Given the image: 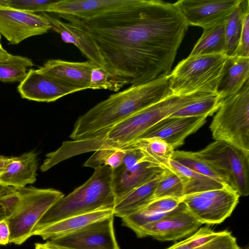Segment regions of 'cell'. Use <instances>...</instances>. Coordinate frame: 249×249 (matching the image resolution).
Masks as SVG:
<instances>
[{"instance_id":"obj_1","label":"cell","mask_w":249,"mask_h":249,"mask_svg":"<svg viewBox=\"0 0 249 249\" xmlns=\"http://www.w3.org/2000/svg\"><path fill=\"white\" fill-rule=\"evenodd\" d=\"M83 27L105 68L125 85L138 86L169 75L189 26L174 3L132 0L89 19L60 15Z\"/></svg>"},{"instance_id":"obj_2","label":"cell","mask_w":249,"mask_h":249,"mask_svg":"<svg viewBox=\"0 0 249 249\" xmlns=\"http://www.w3.org/2000/svg\"><path fill=\"white\" fill-rule=\"evenodd\" d=\"M170 74L110 95L76 121L70 137L82 140L96 135L143 108L172 95Z\"/></svg>"},{"instance_id":"obj_3","label":"cell","mask_w":249,"mask_h":249,"mask_svg":"<svg viewBox=\"0 0 249 249\" xmlns=\"http://www.w3.org/2000/svg\"><path fill=\"white\" fill-rule=\"evenodd\" d=\"M112 169L103 165L95 169L83 185L54 204L36 225L33 233L69 217L105 209H113Z\"/></svg>"},{"instance_id":"obj_4","label":"cell","mask_w":249,"mask_h":249,"mask_svg":"<svg viewBox=\"0 0 249 249\" xmlns=\"http://www.w3.org/2000/svg\"><path fill=\"white\" fill-rule=\"evenodd\" d=\"M227 57L224 54L188 56L170 74L172 94L216 93Z\"/></svg>"},{"instance_id":"obj_5","label":"cell","mask_w":249,"mask_h":249,"mask_svg":"<svg viewBox=\"0 0 249 249\" xmlns=\"http://www.w3.org/2000/svg\"><path fill=\"white\" fill-rule=\"evenodd\" d=\"M215 141L249 152V81L236 94L222 100L210 125Z\"/></svg>"},{"instance_id":"obj_6","label":"cell","mask_w":249,"mask_h":249,"mask_svg":"<svg viewBox=\"0 0 249 249\" xmlns=\"http://www.w3.org/2000/svg\"><path fill=\"white\" fill-rule=\"evenodd\" d=\"M195 153L211 165L240 196L249 195V152L215 141Z\"/></svg>"},{"instance_id":"obj_7","label":"cell","mask_w":249,"mask_h":249,"mask_svg":"<svg viewBox=\"0 0 249 249\" xmlns=\"http://www.w3.org/2000/svg\"><path fill=\"white\" fill-rule=\"evenodd\" d=\"M18 189L21 196V206L16 213L6 219L10 230L9 243L20 245L33 236L38 221L64 195L52 188L29 186Z\"/></svg>"},{"instance_id":"obj_8","label":"cell","mask_w":249,"mask_h":249,"mask_svg":"<svg viewBox=\"0 0 249 249\" xmlns=\"http://www.w3.org/2000/svg\"><path fill=\"white\" fill-rule=\"evenodd\" d=\"M122 163L112 169V187L115 204L134 189L150 181L167 169L144 160L138 148L127 146ZM115 206V205H114Z\"/></svg>"},{"instance_id":"obj_9","label":"cell","mask_w":249,"mask_h":249,"mask_svg":"<svg viewBox=\"0 0 249 249\" xmlns=\"http://www.w3.org/2000/svg\"><path fill=\"white\" fill-rule=\"evenodd\" d=\"M239 195L228 185L223 188L184 195L181 201L202 224L223 222L231 214Z\"/></svg>"},{"instance_id":"obj_10","label":"cell","mask_w":249,"mask_h":249,"mask_svg":"<svg viewBox=\"0 0 249 249\" xmlns=\"http://www.w3.org/2000/svg\"><path fill=\"white\" fill-rule=\"evenodd\" d=\"M210 94L195 93L180 96L171 95L124 120L123 130L129 139L135 141L160 120Z\"/></svg>"},{"instance_id":"obj_11","label":"cell","mask_w":249,"mask_h":249,"mask_svg":"<svg viewBox=\"0 0 249 249\" xmlns=\"http://www.w3.org/2000/svg\"><path fill=\"white\" fill-rule=\"evenodd\" d=\"M202 225L181 201L161 219L142 227L136 235L138 238L151 236L161 241H176L189 237Z\"/></svg>"},{"instance_id":"obj_12","label":"cell","mask_w":249,"mask_h":249,"mask_svg":"<svg viewBox=\"0 0 249 249\" xmlns=\"http://www.w3.org/2000/svg\"><path fill=\"white\" fill-rule=\"evenodd\" d=\"M0 0V34L12 44L51 29L49 21L41 14L27 12L2 5Z\"/></svg>"},{"instance_id":"obj_13","label":"cell","mask_w":249,"mask_h":249,"mask_svg":"<svg viewBox=\"0 0 249 249\" xmlns=\"http://www.w3.org/2000/svg\"><path fill=\"white\" fill-rule=\"evenodd\" d=\"M114 215L93 223L51 243L71 249H120L114 227Z\"/></svg>"},{"instance_id":"obj_14","label":"cell","mask_w":249,"mask_h":249,"mask_svg":"<svg viewBox=\"0 0 249 249\" xmlns=\"http://www.w3.org/2000/svg\"><path fill=\"white\" fill-rule=\"evenodd\" d=\"M241 0H180L174 3L189 26L204 28L225 21Z\"/></svg>"},{"instance_id":"obj_15","label":"cell","mask_w":249,"mask_h":249,"mask_svg":"<svg viewBox=\"0 0 249 249\" xmlns=\"http://www.w3.org/2000/svg\"><path fill=\"white\" fill-rule=\"evenodd\" d=\"M207 118L206 116H168L148 128L139 139H160L175 149L183 144L188 136L201 128L206 123Z\"/></svg>"},{"instance_id":"obj_16","label":"cell","mask_w":249,"mask_h":249,"mask_svg":"<svg viewBox=\"0 0 249 249\" xmlns=\"http://www.w3.org/2000/svg\"><path fill=\"white\" fill-rule=\"evenodd\" d=\"M96 66L88 60L71 62L50 59L36 70L65 86L81 91L89 89L90 73Z\"/></svg>"},{"instance_id":"obj_17","label":"cell","mask_w":249,"mask_h":249,"mask_svg":"<svg viewBox=\"0 0 249 249\" xmlns=\"http://www.w3.org/2000/svg\"><path fill=\"white\" fill-rule=\"evenodd\" d=\"M18 90L23 99L47 103L79 91L77 89L65 86L32 69H29L26 76L20 82Z\"/></svg>"},{"instance_id":"obj_18","label":"cell","mask_w":249,"mask_h":249,"mask_svg":"<svg viewBox=\"0 0 249 249\" xmlns=\"http://www.w3.org/2000/svg\"><path fill=\"white\" fill-rule=\"evenodd\" d=\"M132 0H60L50 5L46 13L65 15L81 19L96 18L125 6Z\"/></svg>"},{"instance_id":"obj_19","label":"cell","mask_w":249,"mask_h":249,"mask_svg":"<svg viewBox=\"0 0 249 249\" xmlns=\"http://www.w3.org/2000/svg\"><path fill=\"white\" fill-rule=\"evenodd\" d=\"M40 14L49 21L51 29L59 34L64 42L73 44L88 60L99 66L104 67L96 46L83 27L74 22L62 21L45 12Z\"/></svg>"},{"instance_id":"obj_20","label":"cell","mask_w":249,"mask_h":249,"mask_svg":"<svg viewBox=\"0 0 249 249\" xmlns=\"http://www.w3.org/2000/svg\"><path fill=\"white\" fill-rule=\"evenodd\" d=\"M38 164L37 155L34 151L12 157L0 175V185L19 188L34 183Z\"/></svg>"},{"instance_id":"obj_21","label":"cell","mask_w":249,"mask_h":249,"mask_svg":"<svg viewBox=\"0 0 249 249\" xmlns=\"http://www.w3.org/2000/svg\"><path fill=\"white\" fill-rule=\"evenodd\" d=\"M112 215L113 209H105L69 217L34 231L33 236H39L43 240L55 239L73 233Z\"/></svg>"},{"instance_id":"obj_22","label":"cell","mask_w":249,"mask_h":249,"mask_svg":"<svg viewBox=\"0 0 249 249\" xmlns=\"http://www.w3.org/2000/svg\"><path fill=\"white\" fill-rule=\"evenodd\" d=\"M249 78V57L228 56L216 93L222 100L237 93Z\"/></svg>"},{"instance_id":"obj_23","label":"cell","mask_w":249,"mask_h":249,"mask_svg":"<svg viewBox=\"0 0 249 249\" xmlns=\"http://www.w3.org/2000/svg\"><path fill=\"white\" fill-rule=\"evenodd\" d=\"M163 174L134 189L116 203L113 209L114 216L122 218L129 216L151 201L156 187Z\"/></svg>"},{"instance_id":"obj_24","label":"cell","mask_w":249,"mask_h":249,"mask_svg":"<svg viewBox=\"0 0 249 249\" xmlns=\"http://www.w3.org/2000/svg\"><path fill=\"white\" fill-rule=\"evenodd\" d=\"M168 169L173 171L180 178L184 195L220 189L227 185L196 172L173 160H170Z\"/></svg>"},{"instance_id":"obj_25","label":"cell","mask_w":249,"mask_h":249,"mask_svg":"<svg viewBox=\"0 0 249 249\" xmlns=\"http://www.w3.org/2000/svg\"><path fill=\"white\" fill-rule=\"evenodd\" d=\"M127 146L139 149L144 160L166 169L169 167L175 151L170 144L156 138L138 139Z\"/></svg>"},{"instance_id":"obj_26","label":"cell","mask_w":249,"mask_h":249,"mask_svg":"<svg viewBox=\"0 0 249 249\" xmlns=\"http://www.w3.org/2000/svg\"><path fill=\"white\" fill-rule=\"evenodd\" d=\"M225 21L203 28L201 37L189 56L225 54Z\"/></svg>"},{"instance_id":"obj_27","label":"cell","mask_w":249,"mask_h":249,"mask_svg":"<svg viewBox=\"0 0 249 249\" xmlns=\"http://www.w3.org/2000/svg\"><path fill=\"white\" fill-rule=\"evenodd\" d=\"M33 66L32 60L28 57L8 53L0 57V81L20 82Z\"/></svg>"},{"instance_id":"obj_28","label":"cell","mask_w":249,"mask_h":249,"mask_svg":"<svg viewBox=\"0 0 249 249\" xmlns=\"http://www.w3.org/2000/svg\"><path fill=\"white\" fill-rule=\"evenodd\" d=\"M246 0H241L238 5L225 21V54L228 56L234 55L239 43Z\"/></svg>"},{"instance_id":"obj_29","label":"cell","mask_w":249,"mask_h":249,"mask_svg":"<svg viewBox=\"0 0 249 249\" xmlns=\"http://www.w3.org/2000/svg\"><path fill=\"white\" fill-rule=\"evenodd\" d=\"M172 160L196 172L226 184L220 175L207 162L197 156L195 152L174 151Z\"/></svg>"},{"instance_id":"obj_30","label":"cell","mask_w":249,"mask_h":249,"mask_svg":"<svg viewBox=\"0 0 249 249\" xmlns=\"http://www.w3.org/2000/svg\"><path fill=\"white\" fill-rule=\"evenodd\" d=\"M222 100L217 93L211 94L176 111L169 116L190 117L212 116L218 110Z\"/></svg>"},{"instance_id":"obj_31","label":"cell","mask_w":249,"mask_h":249,"mask_svg":"<svg viewBox=\"0 0 249 249\" xmlns=\"http://www.w3.org/2000/svg\"><path fill=\"white\" fill-rule=\"evenodd\" d=\"M184 196L183 186L180 178L172 170L166 169L156 187L153 199L164 197L181 199Z\"/></svg>"},{"instance_id":"obj_32","label":"cell","mask_w":249,"mask_h":249,"mask_svg":"<svg viewBox=\"0 0 249 249\" xmlns=\"http://www.w3.org/2000/svg\"><path fill=\"white\" fill-rule=\"evenodd\" d=\"M125 153L124 148L99 149L94 151L83 166L95 169L103 165H107L114 169L123 162Z\"/></svg>"},{"instance_id":"obj_33","label":"cell","mask_w":249,"mask_h":249,"mask_svg":"<svg viewBox=\"0 0 249 249\" xmlns=\"http://www.w3.org/2000/svg\"><path fill=\"white\" fill-rule=\"evenodd\" d=\"M125 85L124 83L117 79L104 67L96 66L91 71L89 89L118 91Z\"/></svg>"},{"instance_id":"obj_34","label":"cell","mask_w":249,"mask_h":249,"mask_svg":"<svg viewBox=\"0 0 249 249\" xmlns=\"http://www.w3.org/2000/svg\"><path fill=\"white\" fill-rule=\"evenodd\" d=\"M21 205V196L17 188L9 187L0 195V206L6 218L16 213Z\"/></svg>"},{"instance_id":"obj_35","label":"cell","mask_w":249,"mask_h":249,"mask_svg":"<svg viewBox=\"0 0 249 249\" xmlns=\"http://www.w3.org/2000/svg\"><path fill=\"white\" fill-rule=\"evenodd\" d=\"M54 0H6L5 5L27 12H47Z\"/></svg>"},{"instance_id":"obj_36","label":"cell","mask_w":249,"mask_h":249,"mask_svg":"<svg viewBox=\"0 0 249 249\" xmlns=\"http://www.w3.org/2000/svg\"><path fill=\"white\" fill-rule=\"evenodd\" d=\"M181 199L164 197L152 200L140 210L149 213H165L174 210L181 202Z\"/></svg>"},{"instance_id":"obj_37","label":"cell","mask_w":249,"mask_h":249,"mask_svg":"<svg viewBox=\"0 0 249 249\" xmlns=\"http://www.w3.org/2000/svg\"><path fill=\"white\" fill-rule=\"evenodd\" d=\"M249 57V0H246L243 14L242 29L237 50L233 56Z\"/></svg>"},{"instance_id":"obj_38","label":"cell","mask_w":249,"mask_h":249,"mask_svg":"<svg viewBox=\"0 0 249 249\" xmlns=\"http://www.w3.org/2000/svg\"><path fill=\"white\" fill-rule=\"evenodd\" d=\"M194 249H242L231 232L223 231L221 234L209 242Z\"/></svg>"},{"instance_id":"obj_39","label":"cell","mask_w":249,"mask_h":249,"mask_svg":"<svg viewBox=\"0 0 249 249\" xmlns=\"http://www.w3.org/2000/svg\"><path fill=\"white\" fill-rule=\"evenodd\" d=\"M222 231H215L207 226L199 228L196 232L184 239L192 249L199 247L219 236Z\"/></svg>"},{"instance_id":"obj_40","label":"cell","mask_w":249,"mask_h":249,"mask_svg":"<svg viewBox=\"0 0 249 249\" xmlns=\"http://www.w3.org/2000/svg\"><path fill=\"white\" fill-rule=\"evenodd\" d=\"M10 230L6 218L0 220V245H6L9 243Z\"/></svg>"},{"instance_id":"obj_41","label":"cell","mask_w":249,"mask_h":249,"mask_svg":"<svg viewBox=\"0 0 249 249\" xmlns=\"http://www.w3.org/2000/svg\"><path fill=\"white\" fill-rule=\"evenodd\" d=\"M11 157L0 155V175L4 171Z\"/></svg>"},{"instance_id":"obj_42","label":"cell","mask_w":249,"mask_h":249,"mask_svg":"<svg viewBox=\"0 0 249 249\" xmlns=\"http://www.w3.org/2000/svg\"><path fill=\"white\" fill-rule=\"evenodd\" d=\"M45 244L50 249H69V248H65V247H63L62 246L55 245V244L51 243L49 240H48L45 243Z\"/></svg>"},{"instance_id":"obj_43","label":"cell","mask_w":249,"mask_h":249,"mask_svg":"<svg viewBox=\"0 0 249 249\" xmlns=\"http://www.w3.org/2000/svg\"><path fill=\"white\" fill-rule=\"evenodd\" d=\"M35 249H50L45 243H36Z\"/></svg>"},{"instance_id":"obj_44","label":"cell","mask_w":249,"mask_h":249,"mask_svg":"<svg viewBox=\"0 0 249 249\" xmlns=\"http://www.w3.org/2000/svg\"><path fill=\"white\" fill-rule=\"evenodd\" d=\"M8 53L2 47L0 42V57L7 54Z\"/></svg>"},{"instance_id":"obj_45","label":"cell","mask_w":249,"mask_h":249,"mask_svg":"<svg viewBox=\"0 0 249 249\" xmlns=\"http://www.w3.org/2000/svg\"><path fill=\"white\" fill-rule=\"evenodd\" d=\"M6 218L3 212L0 210V220Z\"/></svg>"},{"instance_id":"obj_46","label":"cell","mask_w":249,"mask_h":249,"mask_svg":"<svg viewBox=\"0 0 249 249\" xmlns=\"http://www.w3.org/2000/svg\"><path fill=\"white\" fill-rule=\"evenodd\" d=\"M5 186L0 185V195H1L4 191Z\"/></svg>"},{"instance_id":"obj_47","label":"cell","mask_w":249,"mask_h":249,"mask_svg":"<svg viewBox=\"0 0 249 249\" xmlns=\"http://www.w3.org/2000/svg\"><path fill=\"white\" fill-rule=\"evenodd\" d=\"M249 249V246H247L245 249Z\"/></svg>"},{"instance_id":"obj_48","label":"cell","mask_w":249,"mask_h":249,"mask_svg":"<svg viewBox=\"0 0 249 249\" xmlns=\"http://www.w3.org/2000/svg\"><path fill=\"white\" fill-rule=\"evenodd\" d=\"M1 35L0 34V42Z\"/></svg>"},{"instance_id":"obj_49","label":"cell","mask_w":249,"mask_h":249,"mask_svg":"<svg viewBox=\"0 0 249 249\" xmlns=\"http://www.w3.org/2000/svg\"></svg>"}]
</instances>
